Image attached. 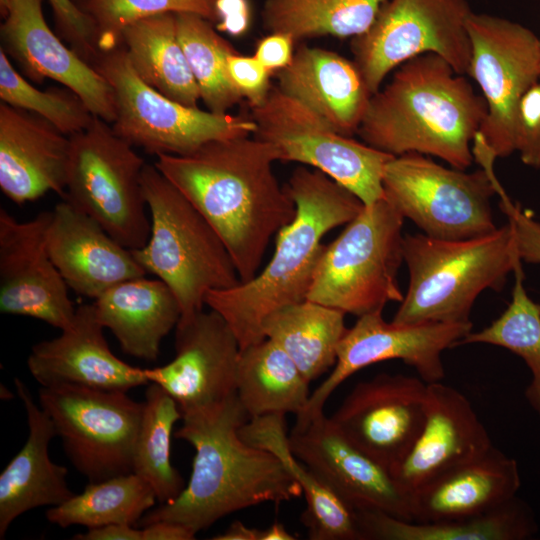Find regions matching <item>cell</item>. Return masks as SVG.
I'll return each mask as SVG.
<instances>
[{
    "mask_svg": "<svg viewBox=\"0 0 540 540\" xmlns=\"http://www.w3.org/2000/svg\"><path fill=\"white\" fill-rule=\"evenodd\" d=\"M277 148L257 137L211 140L186 155H157L155 167L217 232L241 282L254 278L267 246L297 213L273 170Z\"/></svg>",
    "mask_w": 540,
    "mask_h": 540,
    "instance_id": "6da1fadb",
    "label": "cell"
},
{
    "mask_svg": "<svg viewBox=\"0 0 540 540\" xmlns=\"http://www.w3.org/2000/svg\"><path fill=\"white\" fill-rule=\"evenodd\" d=\"M249 419L237 394L183 413L175 437L195 450L190 479L175 499L150 509L140 527L167 521L196 534L239 510L300 497V485L282 462L241 437L239 430Z\"/></svg>",
    "mask_w": 540,
    "mask_h": 540,
    "instance_id": "7a4b0ae2",
    "label": "cell"
},
{
    "mask_svg": "<svg viewBox=\"0 0 540 540\" xmlns=\"http://www.w3.org/2000/svg\"><path fill=\"white\" fill-rule=\"evenodd\" d=\"M285 187L297 213L276 235L270 261L251 280L205 296V305L224 318L241 350L266 339L263 322L272 312L307 299L326 246L322 238L365 206L350 190L305 166L292 171Z\"/></svg>",
    "mask_w": 540,
    "mask_h": 540,
    "instance_id": "3957f363",
    "label": "cell"
},
{
    "mask_svg": "<svg viewBox=\"0 0 540 540\" xmlns=\"http://www.w3.org/2000/svg\"><path fill=\"white\" fill-rule=\"evenodd\" d=\"M486 114L483 97L464 75L429 53L395 69L390 82L371 96L357 134L393 156H434L466 170Z\"/></svg>",
    "mask_w": 540,
    "mask_h": 540,
    "instance_id": "277c9868",
    "label": "cell"
},
{
    "mask_svg": "<svg viewBox=\"0 0 540 540\" xmlns=\"http://www.w3.org/2000/svg\"><path fill=\"white\" fill-rule=\"evenodd\" d=\"M403 257L409 287L392 322H469L472 306L486 289L500 291L522 264L510 225L466 240L406 234Z\"/></svg>",
    "mask_w": 540,
    "mask_h": 540,
    "instance_id": "5b68a950",
    "label": "cell"
},
{
    "mask_svg": "<svg viewBox=\"0 0 540 540\" xmlns=\"http://www.w3.org/2000/svg\"><path fill=\"white\" fill-rule=\"evenodd\" d=\"M141 183L150 213L147 243L135 260L175 294L181 317L203 310L206 293L241 283L223 241L205 217L155 167L145 164Z\"/></svg>",
    "mask_w": 540,
    "mask_h": 540,
    "instance_id": "8992f818",
    "label": "cell"
},
{
    "mask_svg": "<svg viewBox=\"0 0 540 540\" xmlns=\"http://www.w3.org/2000/svg\"><path fill=\"white\" fill-rule=\"evenodd\" d=\"M472 152L481 167L474 172L442 166L418 153L394 156L383 172L384 197L431 238L466 240L493 233L497 157L479 132Z\"/></svg>",
    "mask_w": 540,
    "mask_h": 540,
    "instance_id": "52a82bcc",
    "label": "cell"
},
{
    "mask_svg": "<svg viewBox=\"0 0 540 540\" xmlns=\"http://www.w3.org/2000/svg\"><path fill=\"white\" fill-rule=\"evenodd\" d=\"M403 221L385 197L365 205L325 246L307 299L358 317L401 302Z\"/></svg>",
    "mask_w": 540,
    "mask_h": 540,
    "instance_id": "ba28073f",
    "label": "cell"
},
{
    "mask_svg": "<svg viewBox=\"0 0 540 540\" xmlns=\"http://www.w3.org/2000/svg\"><path fill=\"white\" fill-rule=\"evenodd\" d=\"M69 137L63 199L94 219L125 248H142L151 232L141 183L146 163L97 116L87 128Z\"/></svg>",
    "mask_w": 540,
    "mask_h": 540,
    "instance_id": "9c48e42d",
    "label": "cell"
},
{
    "mask_svg": "<svg viewBox=\"0 0 540 540\" xmlns=\"http://www.w3.org/2000/svg\"><path fill=\"white\" fill-rule=\"evenodd\" d=\"M92 66L114 92V133L147 153L186 155L211 140L256 132L250 117L189 107L153 89L135 73L122 45L100 52Z\"/></svg>",
    "mask_w": 540,
    "mask_h": 540,
    "instance_id": "30bf717a",
    "label": "cell"
},
{
    "mask_svg": "<svg viewBox=\"0 0 540 540\" xmlns=\"http://www.w3.org/2000/svg\"><path fill=\"white\" fill-rule=\"evenodd\" d=\"M468 0H387L371 27L351 39L353 61L373 95L406 61L433 53L459 74L468 72Z\"/></svg>",
    "mask_w": 540,
    "mask_h": 540,
    "instance_id": "8fae6325",
    "label": "cell"
},
{
    "mask_svg": "<svg viewBox=\"0 0 540 540\" xmlns=\"http://www.w3.org/2000/svg\"><path fill=\"white\" fill-rule=\"evenodd\" d=\"M249 117L257 126L254 136L273 144L280 161L323 172L366 206L384 197L383 172L394 156L338 133L276 85L250 107Z\"/></svg>",
    "mask_w": 540,
    "mask_h": 540,
    "instance_id": "7c38bea8",
    "label": "cell"
},
{
    "mask_svg": "<svg viewBox=\"0 0 540 540\" xmlns=\"http://www.w3.org/2000/svg\"><path fill=\"white\" fill-rule=\"evenodd\" d=\"M127 392L73 385L41 387L39 405L74 467L90 482L133 472L143 402Z\"/></svg>",
    "mask_w": 540,
    "mask_h": 540,
    "instance_id": "4fadbf2b",
    "label": "cell"
},
{
    "mask_svg": "<svg viewBox=\"0 0 540 540\" xmlns=\"http://www.w3.org/2000/svg\"><path fill=\"white\" fill-rule=\"evenodd\" d=\"M467 31V74L478 84L487 107L479 133L497 158H505L514 153L518 103L540 79L539 37L518 22L474 11Z\"/></svg>",
    "mask_w": 540,
    "mask_h": 540,
    "instance_id": "5bb4252c",
    "label": "cell"
},
{
    "mask_svg": "<svg viewBox=\"0 0 540 540\" xmlns=\"http://www.w3.org/2000/svg\"><path fill=\"white\" fill-rule=\"evenodd\" d=\"M382 311L358 317L348 328L337 350V361L329 376L310 394L303 412L296 416L295 428L304 427L323 414L331 394L355 372L378 362L402 360L413 367L426 383L439 382L445 372L442 353L457 346L472 330V322H427L396 324L386 322Z\"/></svg>",
    "mask_w": 540,
    "mask_h": 540,
    "instance_id": "9a60e30c",
    "label": "cell"
},
{
    "mask_svg": "<svg viewBox=\"0 0 540 540\" xmlns=\"http://www.w3.org/2000/svg\"><path fill=\"white\" fill-rule=\"evenodd\" d=\"M293 454L354 509H376L412 520V497L388 467L350 440L323 414L289 435Z\"/></svg>",
    "mask_w": 540,
    "mask_h": 540,
    "instance_id": "2e32d148",
    "label": "cell"
},
{
    "mask_svg": "<svg viewBox=\"0 0 540 540\" xmlns=\"http://www.w3.org/2000/svg\"><path fill=\"white\" fill-rule=\"evenodd\" d=\"M175 328V357L144 369L148 382L166 391L182 414L235 395L241 349L224 318L212 309L202 310L180 318Z\"/></svg>",
    "mask_w": 540,
    "mask_h": 540,
    "instance_id": "e0dca14e",
    "label": "cell"
},
{
    "mask_svg": "<svg viewBox=\"0 0 540 540\" xmlns=\"http://www.w3.org/2000/svg\"><path fill=\"white\" fill-rule=\"evenodd\" d=\"M51 215L46 211L18 221L0 208V311L62 330L71 324L76 308L48 253Z\"/></svg>",
    "mask_w": 540,
    "mask_h": 540,
    "instance_id": "ac0fdd59",
    "label": "cell"
},
{
    "mask_svg": "<svg viewBox=\"0 0 540 540\" xmlns=\"http://www.w3.org/2000/svg\"><path fill=\"white\" fill-rule=\"evenodd\" d=\"M427 387L420 377L381 373L357 383L330 418L390 470L422 428Z\"/></svg>",
    "mask_w": 540,
    "mask_h": 540,
    "instance_id": "d6986e66",
    "label": "cell"
},
{
    "mask_svg": "<svg viewBox=\"0 0 540 540\" xmlns=\"http://www.w3.org/2000/svg\"><path fill=\"white\" fill-rule=\"evenodd\" d=\"M43 0H11L1 25V49L34 82L50 78L78 94L94 116L116 118L114 92L106 79L48 26Z\"/></svg>",
    "mask_w": 540,
    "mask_h": 540,
    "instance_id": "ffe728a7",
    "label": "cell"
},
{
    "mask_svg": "<svg viewBox=\"0 0 540 540\" xmlns=\"http://www.w3.org/2000/svg\"><path fill=\"white\" fill-rule=\"evenodd\" d=\"M492 446L466 396L440 381L429 383L422 428L390 472L412 497L428 483L481 456Z\"/></svg>",
    "mask_w": 540,
    "mask_h": 540,
    "instance_id": "44dd1931",
    "label": "cell"
},
{
    "mask_svg": "<svg viewBox=\"0 0 540 540\" xmlns=\"http://www.w3.org/2000/svg\"><path fill=\"white\" fill-rule=\"evenodd\" d=\"M94 304L76 308L71 324L50 340L36 343L27 366L42 387L73 385L122 391L148 385L144 369L115 356L104 337Z\"/></svg>",
    "mask_w": 540,
    "mask_h": 540,
    "instance_id": "7402d4cb",
    "label": "cell"
},
{
    "mask_svg": "<svg viewBox=\"0 0 540 540\" xmlns=\"http://www.w3.org/2000/svg\"><path fill=\"white\" fill-rule=\"evenodd\" d=\"M70 137L43 117L0 104V188L18 205L53 191L64 197Z\"/></svg>",
    "mask_w": 540,
    "mask_h": 540,
    "instance_id": "603a6c76",
    "label": "cell"
},
{
    "mask_svg": "<svg viewBox=\"0 0 540 540\" xmlns=\"http://www.w3.org/2000/svg\"><path fill=\"white\" fill-rule=\"evenodd\" d=\"M47 249L67 286L87 298L96 299L120 282L147 274L131 250L66 200L52 211Z\"/></svg>",
    "mask_w": 540,
    "mask_h": 540,
    "instance_id": "cb8c5ba5",
    "label": "cell"
},
{
    "mask_svg": "<svg viewBox=\"0 0 540 540\" xmlns=\"http://www.w3.org/2000/svg\"><path fill=\"white\" fill-rule=\"evenodd\" d=\"M277 87L338 133H357L372 96L353 60L323 48L300 46L273 73Z\"/></svg>",
    "mask_w": 540,
    "mask_h": 540,
    "instance_id": "d4e9b609",
    "label": "cell"
},
{
    "mask_svg": "<svg viewBox=\"0 0 540 540\" xmlns=\"http://www.w3.org/2000/svg\"><path fill=\"white\" fill-rule=\"evenodd\" d=\"M14 383L26 411L28 437L0 475V539L23 513L60 505L74 495L67 484V469L48 454L49 443L57 436L53 421L20 379Z\"/></svg>",
    "mask_w": 540,
    "mask_h": 540,
    "instance_id": "484cf974",
    "label": "cell"
},
{
    "mask_svg": "<svg viewBox=\"0 0 540 540\" xmlns=\"http://www.w3.org/2000/svg\"><path fill=\"white\" fill-rule=\"evenodd\" d=\"M521 477L515 459L495 447L443 474L412 495V520L438 522L476 516L514 498Z\"/></svg>",
    "mask_w": 540,
    "mask_h": 540,
    "instance_id": "4316f807",
    "label": "cell"
},
{
    "mask_svg": "<svg viewBox=\"0 0 540 540\" xmlns=\"http://www.w3.org/2000/svg\"><path fill=\"white\" fill-rule=\"evenodd\" d=\"M97 317L128 355L155 361L165 336L176 327L181 307L160 279L145 276L120 282L95 299Z\"/></svg>",
    "mask_w": 540,
    "mask_h": 540,
    "instance_id": "83f0119b",
    "label": "cell"
},
{
    "mask_svg": "<svg viewBox=\"0 0 540 540\" xmlns=\"http://www.w3.org/2000/svg\"><path fill=\"white\" fill-rule=\"evenodd\" d=\"M361 540H526L538 526L529 506L517 496L467 518L416 522L381 510L355 509Z\"/></svg>",
    "mask_w": 540,
    "mask_h": 540,
    "instance_id": "f1b7e54d",
    "label": "cell"
},
{
    "mask_svg": "<svg viewBox=\"0 0 540 540\" xmlns=\"http://www.w3.org/2000/svg\"><path fill=\"white\" fill-rule=\"evenodd\" d=\"M247 443L272 452L302 489L306 509L301 521L312 540H361L355 509L345 503L293 454L285 415L249 419L239 430Z\"/></svg>",
    "mask_w": 540,
    "mask_h": 540,
    "instance_id": "f546056e",
    "label": "cell"
},
{
    "mask_svg": "<svg viewBox=\"0 0 540 540\" xmlns=\"http://www.w3.org/2000/svg\"><path fill=\"white\" fill-rule=\"evenodd\" d=\"M121 44L143 82L171 100L198 107L200 91L178 38L176 13L128 25L121 33Z\"/></svg>",
    "mask_w": 540,
    "mask_h": 540,
    "instance_id": "4dcf8cb0",
    "label": "cell"
},
{
    "mask_svg": "<svg viewBox=\"0 0 540 540\" xmlns=\"http://www.w3.org/2000/svg\"><path fill=\"white\" fill-rule=\"evenodd\" d=\"M309 383L287 353L268 338L240 352L236 394L250 419L300 415L311 394Z\"/></svg>",
    "mask_w": 540,
    "mask_h": 540,
    "instance_id": "1f68e13d",
    "label": "cell"
},
{
    "mask_svg": "<svg viewBox=\"0 0 540 540\" xmlns=\"http://www.w3.org/2000/svg\"><path fill=\"white\" fill-rule=\"evenodd\" d=\"M345 315L306 299L272 312L263 322V332L311 382L335 365L339 343L348 330Z\"/></svg>",
    "mask_w": 540,
    "mask_h": 540,
    "instance_id": "d6a6232c",
    "label": "cell"
},
{
    "mask_svg": "<svg viewBox=\"0 0 540 540\" xmlns=\"http://www.w3.org/2000/svg\"><path fill=\"white\" fill-rule=\"evenodd\" d=\"M387 0H265L263 28L295 43L324 36L354 38L365 33Z\"/></svg>",
    "mask_w": 540,
    "mask_h": 540,
    "instance_id": "836d02e7",
    "label": "cell"
},
{
    "mask_svg": "<svg viewBox=\"0 0 540 540\" xmlns=\"http://www.w3.org/2000/svg\"><path fill=\"white\" fill-rule=\"evenodd\" d=\"M156 501L149 483L131 472L90 482L82 493L48 509L46 518L62 528L71 525H82L87 529L108 524L135 526Z\"/></svg>",
    "mask_w": 540,
    "mask_h": 540,
    "instance_id": "e575fe53",
    "label": "cell"
},
{
    "mask_svg": "<svg viewBox=\"0 0 540 540\" xmlns=\"http://www.w3.org/2000/svg\"><path fill=\"white\" fill-rule=\"evenodd\" d=\"M182 420L177 402L159 385L149 383L133 458V472L154 490L157 501L175 499L184 489L180 472L170 460L171 436Z\"/></svg>",
    "mask_w": 540,
    "mask_h": 540,
    "instance_id": "d590c367",
    "label": "cell"
},
{
    "mask_svg": "<svg viewBox=\"0 0 540 540\" xmlns=\"http://www.w3.org/2000/svg\"><path fill=\"white\" fill-rule=\"evenodd\" d=\"M177 34L201 100L208 111L226 114L243 97L228 73V57L238 51L223 38L206 18L188 12L176 13Z\"/></svg>",
    "mask_w": 540,
    "mask_h": 540,
    "instance_id": "8d00e7d4",
    "label": "cell"
},
{
    "mask_svg": "<svg viewBox=\"0 0 540 540\" xmlns=\"http://www.w3.org/2000/svg\"><path fill=\"white\" fill-rule=\"evenodd\" d=\"M513 272L515 283L506 310L481 331L468 333L457 345L490 344L522 358L532 375L525 397L540 419V303L533 301L524 288L522 264Z\"/></svg>",
    "mask_w": 540,
    "mask_h": 540,
    "instance_id": "74e56055",
    "label": "cell"
},
{
    "mask_svg": "<svg viewBox=\"0 0 540 540\" xmlns=\"http://www.w3.org/2000/svg\"><path fill=\"white\" fill-rule=\"evenodd\" d=\"M0 98L13 107L33 112L67 136L87 128L94 115L71 89L51 87L41 91L20 75L0 48Z\"/></svg>",
    "mask_w": 540,
    "mask_h": 540,
    "instance_id": "f35d334b",
    "label": "cell"
},
{
    "mask_svg": "<svg viewBox=\"0 0 540 540\" xmlns=\"http://www.w3.org/2000/svg\"><path fill=\"white\" fill-rule=\"evenodd\" d=\"M92 21L98 51L121 46V33L128 25L158 14L188 12L216 24L217 0H73Z\"/></svg>",
    "mask_w": 540,
    "mask_h": 540,
    "instance_id": "ab89813d",
    "label": "cell"
},
{
    "mask_svg": "<svg viewBox=\"0 0 540 540\" xmlns=\"http://www.w3.org/2000/svg\"><path fill=\"white\" fill-rule=\"evenodd\" d=\"M513 146L524 165L540 169V79L526 90L518 103Z\"/></svg>",
    "mask_w": 540,
    "mask_h": 540,
    "instance_id": "60d3db41",
    "label": "cell"
},
{
    "mask_svg": "<svg viewBox=\"0 0 540 540\" xmlns=\"http://www.w3.org/2000/svg\"><path fill=\"white\" fill-rule=\"evenodd\" d=\"M58 36L86 62L93 64L99 55L95 29L90 18L73 0H48Z\"/></svg>",
    "mask_w": 540,
    "mask_h": 540,
    "instance_id": "b9f144b4",
    "label": "cell"
},
{
    "mask_svg": "<svg viewBox=\"0 0 540 540\" xmlns=\"http://www.w3.org/2000/svg\"><path fill=\"white\" fill-rule=\"evenodd\" d=\"M494 186L499 197V208L512 229L519 258L522 262L540 264V221L529 210L511 200L497 176H494Z\"/></svg>",
    "mask_w": 540,
    "mask_h": 540,
    "instance_id": "7bdbcfd3",
    "label": "cell"
},
{
    "mask_svg": "<svg viewBox=\"0 0 540 540\" xmlns=\"http://www.w3.org/2000/svg\"><path fill=\"white\" fill-rule=\"evenodd\" d=\"M227 65L233 85L249 107L261 104L273 86L270 83L273 73L254 56H244L238 52L228 57Z\"/></svg>",
    "mask_w": 540,
    "mask_h": 540,
    "instance_id": "ee69618b",
    "label": "cell"
},
{
    "mask_svg": "<svg viewBox=\"0 0 540 540\" xmlns=\"http://www.w3.org/2000/svg\"><path fill=\"white\" fill-rule=\"evenodd\" d=\"M294 40L284 33H269L256 45L254 57L272 73L285 68L294 55Z\"/></svg>",
    "mask_w": 540,
    "mask_h": 540,
    "instance_id": "f6af8a7d",
    "label": "cell"
},
{
    "mask_svg": "<svg viewBox=\"0 0 540 540\" xmlns=\"http://www.w3.org/2000/svg\"><path fill=\"white\" fill-rule=\"evenodd\" d=\"M216 24L232 35H240L248 28L250 7L248 0H217Z\"/></svg>",
    "mask_w": 540,
    "mask_h": 540,
    "instance_id": "bcb514c9",
    "label": "cell"
},
{
    "mask_svg": "<svg viewBox=\"0 0 540 540\" xmlns=\"http://www.w3.org/2000/svg\"><path fill=\"white\" fill-rule=\"evenodd\" d=\"M76 540H142L141 528L129 524H108L75 534Z\"/></svg>",
    "mask_w": 540,
    "mask_h": 540,
    "instance_id": "7dc6e473",
    "label": "cell"
},
{
    "mask_svg": "<svg viewBox=\"0 0 540 540\" xmlns=\"http://www.w3.org/2000/svg\"><path fill=\"white\" fill-rule=\"evenodd\" d=\"M142 540H192L195 533L173 522L157 521L141 527Z\"/></svg>",
    "mask_w": 540,
    "mask_h": 540,
    "instance_id": "c3c4849f",
    "label": "cell"
},
{
    "mask_svg": "<svg viewBox=\"0 0 540 540\" xmlns=\"http://www.w3.org/2000/svg\"><path fill=\"white\" fill-rule=\"evenodd\" d=\"M258 528L248 527L240 521L233 522L223 533L214 536V540H258Z\"/></svg>",
    "mask_w": 540,
    "mask_h": 540,
    "instance_id": "681fc988",
    "label": "cell"
},
{
    "mask_svg": "<svg viewBox=\"0 0 540 540\" xmlns=\"http://www.w3.org/2000/svg\"><path fill=\"white\" fill-rule=\"evenodd\" d=\"M296 537L287 531L279 522H274L266 529L259 530L258 540H295Z\"/></svg>",
    "mask_w": 540,
    "mask_h": 540,
    "instance_id": "f907efd6",
    "label": "cell"
},
{
    "mask_svg": "<svg viewBox=\"0 0 540 540\" xmlns=\"http://www.w3.org/2000/svg\"><path fill=\"white\" fill-rule=\"evenodd\" d=\"M11 0H0V12L2 18H5L10 6Z\"/></svg>",
    "mask_w": 540,
    "mask_h": 540,
    "instance_id": "816d5d0a",
    "label": "cell"
},
{
    "mask_svg": "<svg viewBox=\"0 0 540 540\" xmlns=\"http://www.w3.org/2000/svg\"><path fill=\"white\" fill-rule=\"evenodd\" d=\"M539 56H540V38H539Z\"/></svg>",
    "mask_w": 540,
    "mask_h": 540,
    "instance_id": "f5cc1de1",
    "label": "cell"
}]
</instances>
